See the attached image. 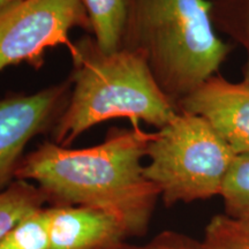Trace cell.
<instances>
[{"instance_id": "obj_1", "label": "cell", "mask_w": 249, "mask_h": 249, "mask_svg": "<svg viewBox=\"0 0 249 249\" xmlns=\"http://www.w3.org/2000/svg\"><path fill=\"white\" fill-rule=\"evenodd\" d=\"M152 133L111 128L104 141L70 149L46 141L21 160L15 180L33 182L51 205H81L121 220L129 236L148 232L160 194L144 176Z\"/></svg>"}, {"instance_id": "obj_10", "label": "cell", "mask_w": 249, "mask_h": 249, "mask_svg": "<svg viewBox=\"0 0 249 249\" xmlns=\"http://www.w3.org/2000/svg\"><path fill=\"white\" fill-rule=\"evenodd\" d=\"M46 196L35 183L14 180L0 191V240L29 214L44 208Z\"/></svg>"}, {"instance_id": "obj_3", "label": "cell", "mask_w": 249, "mask_h": 249, "mask_svg": "<svg viewBox=\"0 0 249 249\" xmlns=\"http://www.w3.org/2000/svg\"><path fill=\"white\" fill-rule=\"evenodd\" d=\"M70 101L52 129V142L67 147L96 124L112 119L139 121L160 129L178 114L140 55L120 49L107 53L92 36L71 44Z\"/></svg>"}, {"instance_id": "obj_8", "label": "cell", "mask_w": 249, "mask_h": 249, "mask_svg": "<svg viewBox=\"0 0 249 249\" xmlns=\"http://www.w3.org/2000/svg\"><path fill=\"white\" fill-rule=\"evenodd\" d=\"M48 249H113L129 238L107 211L81 205H50Z\"/></svg>"}, {"instance_id": "obj_15", "label": "cell", "mask_w": 249, "mask_h": 249, "mask_svg": "<svg viewBox=\"0 0 249 249\" xmlns=\"http://www.w3.org/2000/svg\"><path fill=\"white\" fill-rule=\"evenodd\" d=\"M113 249H204L202 240L177 231H163L143 245L124 242Z\"/></svg>"}, {"instance_id": "obj_12", "label": "cell", "mask_w": 249, "mask_h": 249, "mask_svg": "<svg viewBox=\"0 0 249 249\" xmlns=\"http://www.w3.org/2000/svg\"><path fill=\"white\" fill-rule=\"evenodd\" d=\"M219 196L226 216L249 222V154L235 156Z\"/></svg>"}, {"instance_id": "obj_14", "label": "cell", "mask_w": 249, "mask_h": 249, "mask_svg": "<svg viewBox=\"0 0 249 249\" xmlns=\"http://www.w3.org/2000/svg\"><path fill=\"white\" fill-rule=\"evenodd\" d=\"M48 207L20 222L0 240V249H48Z\"/></svg>"}, {"instance_id": "obj_7", "label": "cell", "mask_w": 249, "mask_h": 249, "mask_svg": "<svg viewBox=\"0 0 249 249\" xmlns=\"http://www.w3.org/2000/svg\"><path fill=\"white\" fill-rule=\"evenodd\" d=\"M178 110L203 118L236 155L249 154L248 82H231L218 73L183 97Z\"/></svg>"}, {"instance_id": "obj_6", "label": "cell", "mask_w": 249, "mask_h": 249, "mask_svg": "<svg viewBox=\"0 0 249 249\" xmlns=\"http://www.w3.org/2000/svg\"><path fill=\"white\" fill-rule=\"evenodd\" d=\"M71 89L68 79L31 95L0 99V191L15 180L28 143L54 128L70 101Z\"/></svg>"}, {"instance_id": "obj_9", "label": "cell", "mask_w": 249, "mask_h": 249, "mask_svg": "<svg viewBox=\"0 0 249 249\" xmlns=\"http://www.w3.org/2000/svg\"><path fill=\"white\" fill-rule=\"evenodd\" d=\"M91 24V35L102 51H119L128 0H81Z\"/></svg>"}, {"instance_id": "obj_11", "label": "cell", "mask_w": 249, "mask_h": 249, "mask_svg": "<svg viewBox=\"0 0 249 249\" xmlns=\"http://www.w3.org/2000/svg\"><path fill=\"white\" fill-rule=\"evenodd\" d=\"M217 31L230 36L245 51L244 81L249 83V0H210Z\"/></svg>"}, {"instance_id": "obj_4", "label": "cell", "mask_w": 249, "mask_h": 249, "mask_svg": "<svg viewBox=\"0 0 249 249\" xmlns=\"http://www.w3.org/2000/svg\"><path fill=\"white\" fill-rule=\"evenodd\" d=\"M236 154L203 118L178 112L148 143L144 176L166 207L220 194Z\"/></svg>"}, {"instance_id": "obj_5", "label": "cell", "mask_w": 249, "mask_h": 249, "mask_svg": "<svg viewBox=\"0 0 249 249\" xmlns=\"http://www.w3.org/2000/svg\"><path fill=\"white\" fill-rule=\"evenodd\" d=\"M91 34L81 0H23L0 13V71L27 62L39 68L48 49L70 44L73 29Z\"/></svg>"}, {"instance_id": "obj_2", "label": "cell", "mask_w": 249, "mask_h": 249, "mask_svg": "<svg viewBox=\"0 0 249 249\" xmlns=\"http://www.w3.org/2000/svg\"><path fill=\"white\" fill-rule=\"evenodd\" d=\"M217 33L210 0H128L121 49L145 61L178 107L231 53Z\"/></svg>"}, {"instance_id": "obj_16", "label": "cell", "mask_w": 249, "mask_h": 249, "mask_svg": "<svg viewBox=\"0 0 249 249\" xmlns=\"http://www.w3.org/2000/svg\"><path fill=\"white\" fill-rule=\"evenodd\" d=\"M21 1H23V0H0V13H2L6 9L18 5Z\"/></svg>"}, {"instance_id": "obj_13", "label": "cell", "mask_w": 249, "mask_h": 249, "mask_svg": "<svg viewBox=\"0 0 249 249\" xmlns=\"http://www.w3.org/2000/svg\"><path fill=\"white\" fill-rule=\"evenodd\" d=\"M202 244L204 249H249V222L216 214L205 226Z\"/></svg>"}]
</instances>
